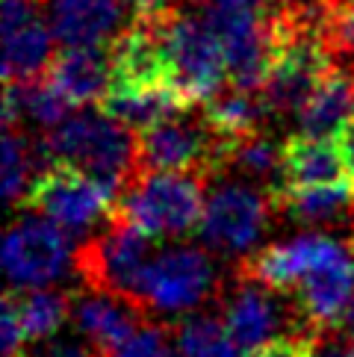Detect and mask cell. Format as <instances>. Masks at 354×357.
<instances>
[{
	"instance_id": "21",
	"label": "cell",
	"mask_w": 354,
	"mask_h": 357,
	"mask_svg": "<svg viewBox=\"0 0 354 357\" xmlns=\"http://www.w3.org/2000/svg\"><path fill=\"white\" fill-rule=\"evenodd\" d=\"M275 210L286 213L298 225H348L354 227V181L322 189H295V192H277Z\"/></svg>"
},
{
	"instance_id": "16",
	"label": "cell",
	"mask_w": 354,
	"mask_h": 357,
	"mask_svg": "<svg viewBox=\"0 0 354 357\" xmlns=\"http://www.w3.org/2000/svg\"><path fill=\"white\" fill-rule=\"evenodd\" d=\"M222 322L245 357L277 340L275 331L281 319H277V301L272 298V289L236 275V287L224 298Z\"/></svg>"
},
{
	"instance_id": "8",
	"label": "cell",
	"mask_w": 354,
	"mask_h": 357,
	"mask_svg": "<svg viewBox=\"0 0 354 357\" xmlns=\"http://www.w3.org/2000/svg\"><path fill=\"white\" fill-rule=\"evenodd\" d=\"M216 292V269L207 251L177 245L160 251L142 284V304L151 313H186Z\"/></svg>"
},
{
	"instance_id": "19",
	"label": "cell",
	"mask_w": 354,
	"mask_h": 357,
	"mask_svg": "<svg viewBox=\"0 0 354 357\" xmlns=\"http://www.w3.org/2000/svg\"><path fill=\"white\" fill-rule=\"evenodd\" d=\"M354 116V71L334 66L298 112V133L334 142Z\"/></svg>"
},
{
	"instance_id": "28",
	"label": "cell",
	"mask_w": 354,
	"mask_h": 357,
	"mask_svg": "<svg viewBox=\"0 0 354 357\" xmlns=\"http://www.w3.org/2000/svg\"><path fill=\"white\" fill-rule=\"evenodd\" d=\"M21 357H104V354L77 334V337H54V340L36 342V346L30 351H24Z\"/></svg>"
},
{
	"instance_id": "5",
	"label": "cell",
	"mask_w": 354,
	"mask_h": 357,
	"mask_svg": "<svg viewBox=\"0 0 354 357\" xmlns=\"http://www.w3.org/2000/svg\"><path fill=\"white\" fill-rule=\"evenodd\" d=\"M169 86L183 104H207L227 86V59L216 33L189 12H174L166 21Z\"/></svg>"
},
{
	"instance_id": "11",
	"label": "cell",
	"mask_w": 354,
	"mask_h": 357,
	"mask_svg": "<svg viewBox=\"0 0 354 357\" xmlns=\"http://www.w3.org/2000/svg\"><path fill=\"white\" fill-rule=\"evenodd\" d=\"M71 260V242L54 222L24 215L9 227L3 242V266L12 289H42L66 275Z\"/></svg>"
},
{
	"instance_id": "27",
	"label": "cell",
	"mask_w": 354,
	"mask_h": 357,
	"mask_svg": "<svg viewBox=\"0 0 354 357\" xmlns=\"http://www.w3.org/2000/svg\"><path fill=\"white\" fill-rule=\"evenodd\" d=\"M174 354L177 351H171L169 331H162L157 325H142L128 342H121V346L109 357H174Z\"/></svg>"
},
{
	"instance_id": "3",
	"label": "cell",
	"mask_w": 354,
	"mask_h": 357,
	"mask_svg": "<svg viewBox=\"0 0 354 357\" xmlns=\"http://www.w3.org/2000/svg\"><path fill=\"white\" fill-rule=\"evenodd\" d=\"M204 181L192 174H160L142 172L116 201L112 215L139 227L151 239L183 236L201 227L204 219Z\"/></svg>"
},
{
	"instance_id": "10",
	"label": "cell",
	"mask_w": 354,
	"mask_h": 357,
	"mask_svg": "<svg viewBox=\"0 0 354 357\" xmlns=\"http://www.w3.org/2000/svg\"><path fill=\"white\" fill-rule=\"evenodd\" d=\"M346 257H354L348 242H339L328 234H301L289 242H277V245H266L248 254L239 263L236 275L272 292H295L307 275Z\"/></svg>"
},
{
	"instance_id": "9",
	"label": "cell",
	"mask_w": 354,
	"mask_h": 357,
	"mask_svg": "<svg viewBox=\"0 0 354 357\" xmlns=\"http://www.w3.org/2000/svg\"><path fill=\"white\" fill-rule=\"evenodd\" d=\"M275 198L248 183H222L210 192L204 204V219L198 234L204 245L222 254H243L263 236Z\"/></svg>"
},
{
	"instance_id": "1",
	"label": "cell",
	"mask_w": 354,
	"mask_h": 357,
	"mask_svg": "<svg viewBox=\"0 0 354 357\" xmlns=\"http://www.w3.org/2000/svg\"><path fill=\"white\" fill-rule=\"evenodd\" d=\"M45 139L54 165H71L118 201L139 177V136L107 112H77Z\"/></svg>"
},
{
	"instance_id": "25",
	"label": "cell",
	"mask_w": 354,
	"mask_h": 357,
	"mask_svg": "<svg viewBox=\"0 0 354 357\" xmlns=\"http://www.w3.org/2000/svg\"><path fill=\"white\" fill-rule=\"evenodd\" d=\"M224 169H233L236 174L248 177V181L263 183L269 195H277L281 192V172H284V148H277L263 133L236 139L227 148Z\"/></svg>"
},
{
	"instance_id": "12",
	"label": "cell",
	"mask_w": 354,
	"mask_h": 357,
	"mask_svg": "<svg viewBox=\"0 0 354 357\" xmlns=\"http://www.w3.org/2000/svg\"><path fill=\"white\" fill-rule=\"evenodd\" d=\"M162 18H133L128 30L109 47L112 89H160L169 86V47L166 21Z\"/></svg>"
},
{
	"instance_id": "22",
	"label": "cell",
	"mask_w": 354,
	"mask_h": 357,
	"mask_svg": "<svg viewBox=\"0 0 354 357\" xmlns=\"http://www.w3.org/2000/svg\"><path fill=\"white\" fill-rule=\"evenodd\" d=\"M6 54H3V83H27L39 80L47 74L54 54V33L42 21H33L27 27L3 36Z\"/></svg>"
},
{
	"instance_id": "23",
	"label": "cell",
	"mask_w": 354,
	"mask_h": 357,
	"mask_svg": "<svg viewBox=\"0 0 354 357\" xmlns=\"http://www.w3.org/2000/svg\"><path fill=\"white\" fill-rule=\"evenodd\" d=\"M3 304L15 310L27 342L54 340L71 316V298L56 289H9Z\"/></svg>"
},
{
	"instance_id": "33",
	"label": "cell",
	"mask_w": 354,
	"mask_h": 357,
	"mask_svg": "<svg viewBox=\"0 0 354 357\" xmlns=\"http://www.w3.org/2000/svg\"><path fill=\"white\" fill-rule=\"evenodd\" d=\"M334 3H354V0H334Z\"/></svg>"
},
{
	"instance_id": "26",
	"label": "cell",
	"mask_w": 354,
	"mask_h": 357,
	"mask_svg": "<svg viewBox=\"0 0 354 357\" xmlns=\"http://www.w3.org/2000/svg\"><path fill=\"white\" fill-rule=\"evenodd\" d=\"M174 351L177 357H243L224 322L213 316H195L177 325Z\"/></svg>"
},
{
	"instance_id": "29",
	"label": "cell",
	"mask_w": 354,
	"mask_h": 357,
	"mask_svg": "<svg viewBox=\"0 0 354 357\" xmlns=\"http://www.w3.org/2000/svg\"><path fill=\"white\" fill-rule=\"evenodd\" d=\"M313 340H316V334L298 331V334L277 337L272 342H266V346L251 351L248 357H313Z\"/></svg>"
},
{
	"instance_id": "30",
	"label": "cell",
	"mask_w": 354,
	"mask_h": 357,
	"mask_svg": "<svg viewBox=\"0 0 354 357\" xmlns=\"http://www.w3.org/2000/svg\"><path fill=\"white\" fill-rule=\"evenodd\" d=\"M313 357H354V340L339 334L337 328L319 331L313 340Z\"/></svg>"
},
{
	"instance_id": "17",
	"label": "cell",
	"mask_w": 354,
	"mask_h": 357,
	"mask_svg": "<svg viewBox=\"0 0 354 357\" xmlns=\"http://www.w3.org/2000/svg\"><path fill=\"white\" fill-rule=\"evenodd\" d=\"M354 298V257L322 266L295 289L298 310L313 334L331 331L346 319Z\"/></svg>"
},
{
	"instance_id": "4",
	"label": "cell",
	"mask_w": 354,
	"mask_h": 357,
	"mask_svg": "<svg viewBox=\"0 0 354 357\" xmlns=\"http://www.w3.org/2000/svg\"><path fill=\"white\" fill-rule=\"evenodd\" d=\"M227 148L231 142L213 130L204 112L189 116L186 109L139 136V174H192L207 183L224 169Z\"/></svg>"
},
{
	"instance_id": "2",
	"label": "cell",
	"mask_w": 354,
	"mask_h": 357,
	"mask_svg": "<svg viewBox=\"0 0 354 357\" xmlns=\"http://www.w3.org/2000/svg\"><path fill=\"white\" fill-rule=\"evenodd\" d=\"M154 239L139 227L109 215L107 227L80 242L74 251V269L92 292L124 298L145 310L142 284L154 263ZM148 313V310H145Z\"/></svg>"
},
{
	"instance_id": "31",
	"label": "cell",
	"mask_w": 354,
	"mask_h": 357,
	"mask_svg": "<svg viewBox=\"0 0 354 357\" xmlns=\"http://www.w3.org/2000/svg\"><path fill=\"white\" fill-rule=\"evenodd\" d=\"M343 322H346V334L354 340V298H351V307H348V313H346Z\"/></svg>"
},
{
	"instance_id": "14",
	"label": "cell",
	"mask_w": 354,
	"mask_h": 357,
	"mask_svg": "<svg viewBox=\"0 0 354 357\" xmlns=\"http://www.w3.org/2000/svg\"><path fill=\"white\" fill-rule=\"evenodd\" d=\"M284 148V172H281V192H295V189H322L339 186L354 181L346 157L339 151V142L310 136H289Z\"/></svg>"
},
{
	"instance_id": "32",
	"label": "cell",
	"mask_w": 354,
	"mask_h": 357,
	"mask_svg": "<svg viewBox=\"0 0 354 357\" xmlns=\"http://www.w3.org/2000/svg\"><path fill=\"white\" fill-rule=\"evenodd\" d=\"M348 245H351V254H354V227H351V239H348Z\"/></svg>"
},
{
	"instance_id": "15",
	"label": "cell",
	"mask_w": 354,
	"mask_h": 357,
	"mask_svg": "<svg viewBox=\"0 0 354 357\" xmlns=\"http://www.w3.org/2000/svg\"><path fill=\"white\" fill-rule=\"evenodd\" d=\"M71 316L77 334L109 357L121 342H128L145 322V310L124 298H112L104 292H88L71 301Z\"/></svg>"
},
{
	"instance_id": "6",
	"label": "cell",
	"mask_w": 354,
	"mask_h": 357,
	"mask_svg": "<svg viewBox=\"0 0 354 357\" xmlns=\"http://www.w3.org/2000/svg\"><path fill=\"white\" fill-rule=\"evenodd\" d=\"M21 207L54 222L66 236H83L86 242L92 236L88 231L112 215L116 201L83 172L71 165H50L33 181Z\"/></svg>"
},
{
	"instance_id": "24",
	"label": "cell",
	"mask_w": 354,
	"mask_h": 357,
	"mask_svg": "<svg viewBox=\"0 0 354 357\" xmlns=\"http://www.w3.org/2000/svg\"><path fill=\"white\" fill-rule=\"evenodd\" d=\"M266 116H269V109H266L260 92H243V89H233L231 83L204 104V119L227 142L260 133Z\"/></svg>"
},
{
	"instance_id": "18",
	"label": "cell",
	"mask_w": 354,
	"mask_h": 357,
	"mask_svg": "<svg viewBox=\"0 0 354 357\" xmlns=\"http://www.w3.org/2000/svg\"><path fill=\"white\" fill-rule=\"evenodd\" d=\"M54 83L71 104H104L112 89L109 50L104 47H66L47 68Z\"/></svg>"
},
{
	"instance_id": "13",
	"label": "cell",
	"mask_w": 354,
	"mask_h": 357,
	"mask_svg": "<svg viewBox=\"0 0 354 357\" xmlns=\"http://www.w3.org/2000/svg\"><path fill=\"white\" fill-rule=\"evenodd\" d=\"M128 6L130 0H50V33L66 47H104L118 39Z\"/></svg>"
},
{
	"instance_id": "7",
	"label": "cell",
	"mask_w": 354,
	"mask_h": 357,
	"mask_svg": "<svg viewBox=\"0 0 354 357\" xmlns=\"http://www.w3.org/2000/svg\"><path fill=\"white\" fill-rule=\"evenodd\" d=\"M275 33V62L272 74L263 86V104L269 116H298L305 104L313 98L316 86L334 68L325 42L310 33L281 30L272 21Z\"/></svg>"
},
{
	"instance_id": "20",
	"label": "cell",
	"mask_w": 354,
	"mask_h": 357,
	"mask_svg": "<svg viewBox=\"0 0 354 357\" xmlns=\"http://www.w3.org/2000/svg\"><path fill=\"white\" fill-rule=\"evenodd\" d=\"M192 109L183 104L171 86L160 89H109V95L100 104V112H107L112 121H118L121 127L142 136L151 127H157L162 121H169L180 112Z\"/></svg>"
}]
</instances>
